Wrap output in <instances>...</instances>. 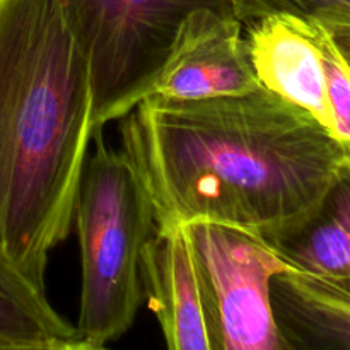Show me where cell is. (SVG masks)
<instances>
[{
    "label": "cell",
    "mask_w": 350,
    "mask_h": 350,
    "mask_svg": "<svg viewBox=\"0 0 350 350\" xmlns=\"http://www.w3.org/2000/svg\"><path fill=\"white\" fill-rule=\"evenodd\" d=\"M245 27L250 62L260 88L310 115L332 135L320 23L273 14Z\"/></svg>",
    "instance_id": "7"
},
{
    "label": "cell",
    "mask_w": 350,
    "mask_h": 350,
    "mask_svg": "<svg viewBox=\"0 0 350 350\" xmlns=\"http://www.w3.org/2000/svg\"><path fill=\"white\" fill-rule=\"evenodd\" d=\"M269 246L294 272L350 279V150H345L317 211Z\"/></svg>",
    "instance_id": "10"
},
{
    "label": "cell",
    "mask_w": 350,
    "mask_h": 350,
    "mask_svg": "<svg viewBox=\"0 0 350 350\" xmlns=\"http://www.w3.org/2000/svg\"><path fill=\"white\" fill-rule=\"evenodd\" d=\"M258 88L245 24L229 14L197 10L181 26L150 96L193 101L243 96Z\"/></svg>",
    "instance_id": "6"
},
{
    "label": "cell",
    "mask_w": 350,
    "mask_h": 350,
    "mask_svg": "<svg viewBox=\"0 0 350 350\" xmlns=\"http://www.w3.org/2000/svg\"><path fill=\"white\" fill-rule=\"evenodd\" d=\"M67 342H24L0 335V350H53Z\"/></svg>",
    "instance_id": "15"
},
{
    "label": "cell",
    "mask_w": 350,
    "mask_h": 350,
    "mask_svg": "<svg viewBox=\"0 0 350 350\" xmlns=\"http://www.w3.org/2000/svg\"><path fill=\"white\" fill-rule=\"evenodd\" d=\"M183 229L211 350H284L270 280L289 267L248 232L217 224Z\"/></svg>",
    "instance_id": "5"
},
{
    "label": "cell",
    "mask_w": 350,
    "mask_h": 350,
    "mask_svg": "<svg viewBox=\"0 0 350 350\" xmlns=\"http://www.w3.org/2000/svg\"><path fill=\"white\" fill-rule=\"evenodd\" d=\"M123 152L156 231L217 224L277 241L320 205L345 149L310 115L258 88L243 96H149L122 125Z\"/></svg>",
    "instance_id": "1"
},
{
    "label": "cell",
    "mask_w": 350,
    "mask_h": 350,
    "mask_svg": "<svg viewBox=\"0 0 350 350\" xmlns=\"http://www.w3.org/2000/svg\"><path fill=\"white\" fill-rule=\"evenodd\" d=\"M243 24L273 14H291L318 23H350V0H231Z\"/></svg>",
    "instance_id": "12"
},
{
    "label": "cell",
    "mask_w": 350,
    "mask_h": 350,
    "mask_svg": "<svg viewBox=\"0 0 350 350\" xmlns=\"http://www.w3.org/2000/svg\"><path fill=\"white\" fill-rule=\"evenodd\" d=\"M53 350H109V349L96 347V345H89V344H85V342H81V340H72V342H67V344L58 345V347Z\"/></svg>",
    "instance_id": "16"
},
{
    "label": "cell",
    "mask_w": 350,
    "mask_h": 350,
    "mask_svg": "<svg viewBox=\"0 0 350 350\" xmlns=\"http://www.w3.org/2000/svg\"><path fill=\"white\" fill-rule=\"evenodd\" d=\"M142 282L167 350H211L185 229L154 232L142 255Z\"/></svg>",
    "instance_id": "8"
},
{
    "label": "cell",
    "mask_w": 350,
    "mask_h": 350,
    "mask_svg": "<svg viewBox=\"0 0 350 350\" xmlns=\"http://www.w3.org/2000/svg\"><path fill=\"white\" fill-rule=\"evenodd\" d=\"M320 43L323 53L327 101L330 111L332 137L350 150V70L344 58L328 38L323 24L320 23Z\"/></svg>",
    "instance_id": "13"
},
{
    "label": "cell",
    "mask_w": 350,
    "mask_h": 350,
    "mask_svg": "<svg viewBox=\"0 0 350 350\" xmlns=\"http://www.w3.org/2000/svg\"><path fill=\"white\" fill-rule=\"evenodd\" d=\"M0 335L24 342L79 340L77 330L55 311L44 287L27 279L0 245Z\"/></svg>",
    "instance_id": "11"
},
{
    "label": "cell",
    "mask_w": 350,
    "mask_h": 350,
    "mask_svg": "<svg viewBox=\"0 0 350 350\" xmlns=\"http://www.w3.org/2000/svg\"><path fill=\"white\" fill-rule=\"evenodd\" d=\"M89 62L94 130L150 96L185 21L197 10L234 16L231 0H60Z\"/></svg>",
    "instance_id": "4"
},
{
    "label": "cell",
    "mask_w": 350,
    "mask_h": 350,
    "mask_svg": "<svg viewBox=\"0 0 350 350\" xmlns=\"http://www.w3.org/2000/svg\"><path fill=\"white\" fill-rule=\"evenodd\" d=\"M94 135L89 62L60 0H0V245L40 287Z\"/></svg>",
    "instance_id": "2"
},
{
    "label": "cell",
    "mask_w": 350,
    "mask_h": 350,
    "mask_svg": "<svg viewBox=\"0 0 350 350\" xmlns=\"http://www.w3.org/2000/svg\"><path fill=\"white\" fill-rule=\"evenodd\" d=\"M270 297L284 350H350V279L284 270Z\"/></svg>",
    "instance_id": "9"
},
{
    "label": "cell",
    "mask_w": 350,
    "mask_h": 350,
    "mask_svg": "<svg viewBox=\"0 0 350 350\" xmlns=\"http://www.w3.org/2000/svg\"><path fill=\"white\" fill-rule=\"evenodd\" d=\"M350 70V23H321Z\"/></svg>",
    "instance_id": "14"
},
{
    "label": "cell",
    "mask_w": 350,
    "mask_h": 350,
    "mask_svg": "<svg viewBox=\"0 0 350 350\" xmlns=\"http://www.w3.org/2000/svg\"><path fill=\"white\" fill-rule=\"evenodd\" d=\"M85 161L74 224L82 260L81 342L96 347L130 330L144 301L142 255L156 232L152 205L125 152L96 133Z\"/></svg>",
    "instance_id": "3"
}]
</instances>
